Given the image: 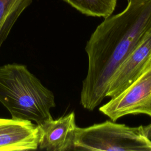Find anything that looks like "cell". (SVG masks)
Segmentation results:
<instances>
[{"label": "cell", "instance_id": "8", "mask_svg": "<svg viewBox=\"0 0 151 151\" xmlns=\"http://www.w3.org/2000/svg\"><path fill=\"white\" fill-rule=\"evenodd\" d=\"M32 0H0V48L24 11Z\"/></svg>", "mask_w": 151, "mask_h": 151}, {"label": "cell", "instance_id": "3", "mask_svg": "<svg viewBox=\"0 0 151 151\" xmlns=\"http://www.w3.org/2000/svg\"><path fill=\"white\" fill-rule=\"evenodd\" d=\"M74 150L151 151V142L143 126L130 127L107 120L77 127Z\"/></svg>", "mask_w": 151, "mask_h": 151}, {"label": "cell", "instance_id": "4", "mask_svg": "<svg viewBox=\"0 0 151 151\" xmlns=\"http://www.w3.org/2000/svg\"><path fill=\"white\" fill-rule=\"evenodd\" d=\"M112 121L129 114H146L151 118V61L124 90L99 108Z\"/></svg>", "mask_w": 151, "mask_h": 151}, {"label": "cell", "instance_id": "2", "mask_svg": "<svg viewBox=\"0 0 151 151\" xmlns=\"http://www.w3.org/2000/svg\"><path fill=\"white\" fill-rule=\"evenodd\" d=\"M0 103L12 118L30 120L37 124L52 119L55 106L53 93L23 64L0 66Z\"/></svg>", "mask_w": 151, "mask_h": 151}, {"label": "cell", "instance_id": "9", "mask_svg": "<svg viewBox=\"0 0 151 151\" xmlns=\"http://www.w3.org/2000/svg\"><path fill=\"white\" fill-rule=\"evenodd\" d=\"M81 13L104 18L112 15L117 0H63Z\"/></svg>", "mask_w": 151, "mask_h": 151}, {"label": "cell", "instance_id": "7", "mask_svg": "<svg viewBox=\"0 0 151 151\" xmlns=\"http://www.w3.org/2000/svg\"><path fill=\"white\" fill-rule=\"evenodd\" d=\"M75 118L74 113L71 112L38 124L40 131L38 148L48 151L74 150L77 127Z\"/></svg>", "mask_w": 151, "mask_h": 151}, {"label": "cell", "instance_id": "5", "mask_svg": "<svg viewBox=\"0 0 151 151\" xmlns=\"http://www.w3.org/2000/svg\"><path fill=\"white\" fill-rule=\"evenodd\" d=\"M151 61V28L113 74L106 97L117 96L129 87Z\"/></svg>", "mask_w": 151, "mask_h": 151}, {"label": "cell", "instance_id": "6", "mask_svg": "<svg viewBox=\"0 0 151 151\" xmlns=\"http://www.w3.org/2000/svg\"><path fill=\"white\" fill-rule=\"evenodd\" d=\"M40 131L30 120L0 118V151L38 149Z\"/></svg>", "mask_w": 151, "mask_h": 151}, {"label": "cell", "instance_id": "1", "mask_svg": "<svg viewBox=\"0 0 151 151\" xmlns=\"http://www.w3.org/2000/svg\"><path fill=\"white\" fill-rule=\"evenodd\" d=\"M151 28V0H129L126 8L104 18L87 41L88 70L80 103L93 110L106 97L110 80L121 63Z\"/></svg>", "mask_w": 151, "mask_h": 151}]
</instances>
